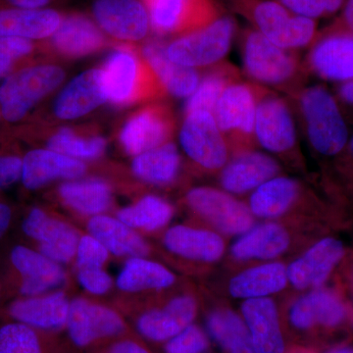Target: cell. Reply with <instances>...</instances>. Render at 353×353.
<instances>
[{"label": "cell", "instance_id": "1", "mask_svg": "<svg viewBox=\"0 0 353 353\" xmlns=\"http://www.w3.org/2000/svg\"><path fill=\"white\" fill-rule=\"evenodd\" d=\"M243 72L252 83L288 95L303 87L305 67L297 51L285 50L252 27L240 32Z\"/></svg>", "mask_w": 353, "mask_h": 353}, {"label": "cell", "instance_id": "2", "mask_svg": "<svg viewBox=\"0 0 353 353\" xmlns=\"http://www.w3.org/2000/svg\"><path fill=\"white\" fill-rule=\"evenodd\" d=\"M313 150L333 157L347 143L348 131L333 95L321 85L303 87L288 95Z\"/></svg>", "mask_w": 353, "mask_h": 353}, {"label": "cell", "instance_id": "3", "mask_svg": "<svg viewBox=\"0 0 353 353\" xmlns=\"http://www.w3.org/2000/svg\"><path fill=\"white\" fill-rule=\"evenodd\" d=\"M230 10L250 27L285 50L299 51L311 46L317 34L316 20L297 15L278 0H225Z\"/></svg>", "mask_w": 353, "mask_h": 353}, {"label": "cell", "instance_id": "4", "mask_svg": "<svg viewBox=\"0 0 353 353\" xmlns=\"http://www.w3.org/2000/svg\"><path fill=\"white\" fill-rule=\"evenodd\" d=\"M264 87L239 80L231 83L216 104V123L234 153L250 152L256 143L255 117Z\"/></svg>", "mask_w": 353, "mask_h": 353}, {"label": "cell", "instance_id": "5", "mask_svg": "<svg viewBox=\"0 0 353 353\" xmlns=\"http://www.w3.org/2000/svg\"><path fill=\"white\" fill-rule=\"evenodd\" d=\"M238 32L233 16L223 13L214 22L174 39L166 46L167 54L176 63L201 68L224 61Z\"/></svg>", "mask_w": 353, "mask_h": 353}, {"label": "cell", "instance_id": "6", "mask_svg": "<svg viewBox=\"0 0 353 353\" xmlns=\"http://www.w3.org/2000/svg\"><path fill=\"white\" fill-rule=\"evenodd\" d=\"M63 79V70L50 65L24 69L9 77L0 87V110L4 119L9 122L22 119Z\"/></svg>", "mask_w": 353, "mask_h": 353}, {"label": "cell", "instance_id": "7", "mask_svg": "<svg viewBox=\"0 0 353 353\" xmlns=\"http://www.w3.org/2000/svg\"><path fill=\"white\" fill-rule=\"evenodd\" d=\"M296 115L288 97L265 88L255 117V139L267 152L290 155L297 148Z\"/></svg>", "mask_w": 353, "mask_h": 353}, {"label": "cell", "instance_id": "8", "mask_svg": "<svg viewBox=\"0 0 353 353\" xmlns=\"http://www.w3.org/2000/svg\"><path fill=\"white\" fill-rule=\"evenodd\" d=\"M150 27L161 36H183L214 22L223 13L216 0H141Z\"/></svg>", "mask_w": 353, "mask_h": 353}, {"label": "cell", "instance_id": "9", "mask_svg": "<svg viewBox=\"0 0 353 353\" xmlns=\"http://www.w3.org/2000/svg\"><path fill=\"white\" fill-rule=\"evenodd\" d=\"M180 141L188 157L205 170L217 171L226 166L229 145L209 111L185 114Z\"/></svg>", "mask_w": 353, "mask_h": 353}, {"label": "cell", "instance_id": "10", "mask_svg": "<svg viewBox=\"0 0 353 353\" xmlns=\"http://www.w3.org/2000/svg\"><path fill=\"white\" fill-rule=\"evenodd\" d=\"M101 75L108 101L114 103H127L141 94L159 92L152 70L143 69L127 50L115 51L101 69Z\"/></svg>", "mask_w": 353, "mask_h": 353}, {"label": "cell", "instance_id": "11", "mask_svg": "<svg viewBox=\"0 0 353 353\" xmlns=\"http://www.w3.org/2000/svg\"><path fill=\"white\" fill-rule=\"evenodd\" d=\"M190 208L226 234L246 233L252 226V211L234 197L211 188H196L187 194Z\"/></svg>", "mask_w": 353, "mask_h": 353}, {"label": "cell", "instance_id": "12", "mask_svg": "<svg viewBox=\"0 0 353 353\" xmlns=\"http://www.w3.org/2000/svg\"><path fill=\"white\" fill-rule=\"evenodd\" d=\"M304 67L325 80H352V34L336 28L321 38L315 39Z\"/></svg>", "mask_w": 353, "mask_h": 353}, {"label": "cell", "instance_id": "13", "mask_svg": "<svg viewBox=\"0 0 353 353\" xmlns=\"http://www.w3.org/2000/svg\"><path fill=\"white\" fill-rule=\"evenodd\" d=\"M66 327L70 339L80 347L119 336L126 330V325L115 311L81 299L70 303Z\"/></svg>", "mask_w": 353, "mask_h": 353}, {"label": "cell", "instance_id": "14", "mask_svg": "<svg viewBox=\"0 0 353 353\" xmlns=\"http://www.w3.org/2000/svg\"><path fill=\"white\" fill-rule=\"evenodd\" d=\"M92 14L99 28L121 41H141L152 29L141 0H94Z\"/></svg>", "mask_w": 353, "mask_h": 353}, {"label": "cell", "instance_id": "15", "mask_svg": "<svg viewBox=\"0 0 353 353\" xmlns=\"http://www.w3.org/2000/svg\"><path fill=\"white\" fill-rule=\"evenodd\" d=\"M174 132L170 112L162 106L146 108L131 118L121 132V143L129 154L141 153L164 145Z\"/></svg>", "mask_w": 353, "mask_h": 353}, {"label": "cell", "instance_id": "16", "mask_svg": "<svg viewBox=\"0 0 353 353\" xmlns=\"http://www.w3.org/2000/svg\"><path fill=\"white\" fill-rule=\"evenodd\" d=\"M28 236L41 243V253L57 263L73 259L79 245L78 233L61 221L50 218L41 209H32L23 223Z\"/></svg>", "mask_w": 353, "mask_h": 353}, {"label": "cell", "instance_id": "17", "mask_svg": "<svg viewBox=\"0 0 353 353\" xmlns=\"http://www.w3.org/2000/svg\"><path fill=\"white\" fill-rule=\"evenodd\" d=\"M241 313L257 353L285 352L284 333L272 299H246L241 305Z\"/></svg>", "mask_w": 353, "mask_h": 353}, {"label": "cell", "instance_id": "18", "mask_svg": "<svg viewBox=\"0 0 353 353\" xmlns=\"http://www.w3.org/2000/svg\"><path fill=\"white\" fill-rule=\"evenodd\" d=\"M279 171L280 166L274 158L250 150L236 154L226 164L221 174L220 182L228 192L245 194L277 176Z\"/></svg>", "mask_w": 353, "mask_h": 353}, {"label": "cell", "instance_id": "19", "mask_svg": "<svg viewBox=\"0 0 353 353\" xmlns=\"http://www.w3.org/2000/svg\"><path fill=\"white\" fill-rule=\"evenodd\" d=\"M345 309L338 296L326 290H316L301 297L290 309L289 322L299 333L317 326L334 328L343 323Z\"/></svg>", "mask_w": 353, "mask_h": 353}, {"label": "cell", "instance_id": "20", "mask_svg": "<svg viewBox=\"0 0 353 353\" xmlns=\"http://www.w3.org/2000/svg\"><path fill=\"white\" fill-rule=\"evenodd\" d=\"M196 311V303L192 297H176L163 308L141 315L137 327L139 334L148 340L155 343L168 341L192 324Z\"/></svg>", "mask_w": 353, "mask_h": 353}, {"label": "cell", "instance_id": "21", "mask_svg": "<svg viewBox=\"0 0 353 353\" xmlns=\"http://www.w3.org/2000/svg\"><path fill=\"white\" fill-rule=\"evenodd\" d=\"M343 255V246L334 239L316 243L288 268V278L296 289L319 287Z\"/></svg>", "mask_w": 353, "mask_h": 353}, {"label": "cell", "instance_id": "22", "mask_svg": "<svg viewBox=\"0 0 353 353\" xmlns=\"http://www.w3.org/2000/svg\"><path fill=\"white\" fill-rule=\"evenodd\" d=\"M108 101L101 70H88L64 88L55 102L54 112L60 119H76Z\"/></svg>", "mask_w": 353, "mask_h": 353}, {"label": "cell", "instance_id": "23", "mask_svg": "<svg viewBox=\"0 0 353 353\" xmlns=\"http://www.w3.org/2000/svg\"><path fill=\"white\" fill-rule=\"evenodd\" d=\"M82 161L54 150H37L23 160L22 180L28 189L36 190L55 179H75L85 173Z\"/></svg>", "mask_w": 353, "mask_h": 353}, {"label": "cell", "instance_id": "24", "mask_svg": "<svg viewBox=\"0 0 353 353\" xmlns=\"http://www.w3.org/2000/svg\"><path fill=\"white\" fill-rule=\"evenodd\" d=\"M11 261L23 277L21 292L37 296L63 284L65 274L57 262L24 246H16Z\"/></svg>", "mask_w": 353, "mask_h": 353}, {"label": "cell", "instance_id": "25", "mask_svg": "<svg viewBox=\"0 0 353 353\" xmlns=\"http://www.w3.org/2000/svg\"><path fill=\"white\" fill-rule=\"evenodd\" d=\"M70 303L62 292L23 299L11 305L10 315L16 322L34 330L57 331L66 327Z\"/></svg>", "mask_w": 353, "mask_h": 353}, {"label": "cell", "instance_id": "26", "mask_svg": "<svg viewBox=\"0 0 353 353\" xmlns=\"http://www.w3.org/2000/svg\"><path fill=\"white\" fill-rule=\"evenodd\" d=\"M143 53L158 81L174 97H190L199 87L201 82L199 72L171 60L164 43H148L143 48Z\"/></svg>", "mask_w": 353, "mask_h": 353}, {"label": "cell", "instance_id": "27", "mask_svg": "<svg viewBox=\"0 0 353 353\" xmlns=\"http://www.w3.org/2000/svg\"><path fill=\"white\" fill-rule=\"evenodd\" d=\"M61 14L53 9H0V37L41 39L52 36L61 23Z\"/></svg>", "mask_w": 353, "mask_h": 353}, {"label": "cell", "instance_id": "28", "mask_svg": "<svg viewBox=\"0 0 353 353\" xmlns=\"http://www.w3.org/2000/svg\"><path fill=\"white\" fill-rule=\"evenodd\" d=\"M52 43L60 52L69 57H83L99 50L104 43L99 28L81 14L62 19L57 32L51 36Z\"/></svg>", "mask_w": 353, "mask_h": 353}, {"label": "cell", "instance_id": "29", "mask_svg": "<svg viewBox=\"0 0 353 353\" xmlns=\"http://www.w3.org/2000/svg\"><path fill=\"white\" fill-rule=\"evenodd\" d=\"M164 243L180 256L205 262L219 259L225 250L224 241L217 234L185 226L171 228L165 234Z\"/></svg>", "mask_w": 353, "mask_h": 353}, {"label": "cell", "instance_id": "30", "mask_svg": "<svg viewBox=\"0 0 353 353\" xmlns=\"http://www.w3.org/2000/svg\"><path fill=\"white\" fill-rule=\"evenodd\" d=\"M290 236L275 223H267L248 230L232 246V254L241 260L271 259L289 248Z\"/></svg>", "mask_w": 353, "mask_h": 353}, {"label": "cell", "instance_id": "31", "mask_svg": "<svg viewBox=\"0 0 353 353\" xmlns=\"http://www.w3.org/2000/svg\"><path fill=\"white\" fill-rule=\"evenodd\" d=\"M88 231L106 250L118 256H145L148 246L131 227L108 216L97 215L88 223Z\"/></svg>", "mask_w": 353, "mask_h": 353}, {"label": "cell", "instance_id": "32", "mask_svg": "<svg viewBox=\"0 0 353 353\" xmlns=\"http://www.w3.org/2000/svg\"><path fill=\"white\" fill-rule=\"evenodd\" d=\"M288 280L284 264H264L239 274L230 283L229 290L236 299H259L280 292Z\"/></svg>", "mask_w": 353, "mask_h": 353}, {"label": "cell", "instance_id": "33", "mask_svg": "<svg viewBox=\"0 0 353 353\" xmlns=\"http://www.w3.org/2000/svg\"><path fill=\"white\" fill-rule=\"evenodd\" d=\"M301 185L287 176H275L253 190L250 208L262 218H275L287 212L299 199Z\"/></svg>", "mask_w": 353, "mask_h": 353}, {"label": "cell", "instance_id": "34", "mask_svg": "<svg viewBox=\"0 0 353 353\" xmlns=\"http://www.w3.org/2000/svg\"><path fill=\"white\" fill-rule=\"evenodd\" d=\"M206 327L212 340L224 353H257L243 318L229 309H217L208 315Z\"/></svg>", "mask_w": 353, "mask_h": 353}, {"label": "cell", "instance_id": "35", "mask_svg": "<svg viewBox=\"0 0 353 353\" xmlns=\"http://www.w3.org/2000/svg\"><path fill=\"white\" fill-rule=\"evenodd\" d=\"M180 165V154L175 145L164 143L137 155L132 168L134 175L145 182L167 185L175 180Z\"/></svg>", "mask_w": 353, "mask_h": 353}, {"label": "cell", "instance_id": "36", "mask_svg": "<svg viewBox=\"0 0 353 353\" xmlns=\"http://www.w3.org/2000/svg\"><path fill=\"white\" fill-rule=\"evenodd\" d=\"M241 79L240 71L234 65L226 61L214 65L188 99L185 113L205 110L213 114L224 90Z\"/></svg>", "mask_w": 353, "mask_h": 353}, {"label": "cell", "instance_id": "37", "mask_svg": "<svg viewBox=\"0 0 353 353\" xmlns=\"http://www.w3.org/2000/svg\"><path fill=\"white\" fill-rule=\"evenodd\" d=\"M59 194L69 206L83 214H101L111 203L110 188L101 180L65 183L60 187Z\"/></svg>", "mask_w": 353, "mask_h": 353}, {"label": "cell", "instance_id": "38", "mask_svg": "<svg viewBox=\"0 0 353 353\" xmlns=\"http://www.w3.org/2000/svg\"><path fill=\"white\" fill-rule=\"evenodd\" d=\"M175 282V277L162 265L132 257L128 260L117 279V285L125 292L164 289Z\"/></svg>", "mask_w": 353, "mask_h": 353}, {"label": "cell", "instance_id": "39", "mask_svg": "<svg viewBox=\"0 0 353 353\" xmlns=\"http://www.w3.org/2000/svg\"><path fill=\"white\" fill-rule=\"evenodd\" d=\"M173 215V208L164 199L148 196L138 203L122 209L118 213V219L131 228L154 231L165 226Z\"/></svg>", "mask_w": 353, "mask_h": 353}, {"label": "cell", "instance_id": "40", "mask_svg": "<svg viewBox=\"0 0 353 353\" xmlns=\"http://www.w3.org/2000/svg\"><path fill=\"white\" fill-rule=\"evenodd\" d=\"M48 146L51 150L74 159H92L101 157L106 143L102 138H80L71 130L62 129L50 139Z\"/></svg>", "mask_w": 353, "mask_h": 353}, {"label": "cell", "instance_id": "41", "mask_svg": "<svg viewBox=\"0 0 353 353\" xmlns=\"http://www.w3.org/2000/svg\"><path fill=\"white\" fill-rule=\"evenodd\" d=\"M0 353H44L38 334L19 322L0 327Z\"/></svg>", "mask_w": 353, "mask_h": 353}, {"label": "cell", "instance_id": "42", "mask_svg": "<svg viewBox=\"0 0 353 353\" xmlns=\"http://www.w3.org/2000/svg\"><path fill=\"white\" fill-rule=\"evenodd\" d=\"M210 350L208 334L196 325H190L166 341V353H205Z\"/></svg>", "mask_w": 353, "mask_h": 353}, {"label": "cell", "instance_id": "43", "mask_svg": "<svg viewBox=\"0 0 353 353\" xmlns=\"http://www.w3.org/2000/svg\"><path fill=\"white\" fill-rule=\"evenodd\" d=\"M297 15L316 20L340 11L347 0H278Z\"/></svg>", "mask_w": 353, "mask_h": 353}, {"label": "cell", "instance_id": "44", "mask_svg": "<svg viewBox=\"0 0 353 353\" xmlns=\"http://www.w3.org/2000/svg\"><path fill=\"white\" fill-rule=\"evenodd\" d=\"M108 250L92 236H85L77 250L78 268H102L108 259Z\"/></svg>", "mask_w": 353, "mask_h": 353}, {"label": "cell", "instance_id": "45", "mask_svg": "<svg viewBox=\"0 0 353 353\" xmlns=\"http://www.w3.org/2000/svg\"><path fill=\"white\" fill-rule=\"evenodd\" d=\"M78 279L88 292L94 294H105L112 284L111 278L102 268H78Z\"/></svg>", "mask_w": 353, "mask_h": 353}, {"label": "cell", "instance_id": "46", "mask_svg": "<svg viewBox=\"0 0 353 353\" xmlns=\"http://www.w3.org/2000/svg\"><path fill=\"white\" fill-rule=\"evenodd\" d=\"M32 50L30 39L16 37H0V57L14 60L29 54Z\"/></svg>", "mask_w": 353, "mask_h": 353}, {"label": "cell", "instance_id": "47", "mask_svg": "<svg viewBox=\"0 0 353 353\" xmlns=\"http://www.w3.org/2000/svg\"><path fill=\"white\" fill-rule=\"evenodd\" d=\"M23 162L18 157H0V188L17 182L22 176Z\"/></svg>", "mask_w": 353, "mask_h": 353}, {"label": "cell", "instance_id": "48", "mask_svg": "<svg viewBox=\"0 0 353 353\" xmlns=\"http://www.w3.org/2000/svg\"><path fill=\"white\" fill-rule=\"evenodd\" d=\"M111 353H150L148 350L136 341L125 340L118 341L113 345Z\"/></svg>", "mask_w": 353, "mask_h": 353}, {"label": "cell", "instance_id": "49", "mask_svg": "<svg viewBox=\"0 0 353 353\" xmlns=\"http://www.w3.org/2000/svg\"><path fill=\"white\" fill-rule=\"evenodd\" d=\"M341 28L338 29L353 36V0H347L343 8L341 18Z\"/></svg>", "mask_w": 353, "mask_h": 353}, {"label": "cell", "instance_id": "50", "mask_svg": "<svg viewBox=\"0 0 353 353\" xmlns=\"http://www.w3.org/2000/svg\"><path fill=\"white\" fill-rule=\"evenodd\" d=\"M16 8L22 9H46L52 0H7Z\"/></svg>", "mask_w": 353, "mask_h": 353}, {"label": "cell", "instance_id": "51", "mask_svg": "<svg viewBox=\"0 0 353 353\" xmlns=\"http://www.w3.org/2000/svg\"><path fill=\"white\" fill-rule=\"evenodd\" d=\"M341 101L353 106V79L343 83L339 90Z\"/></svg>", "mask_w": 353, "mask_h": 353}, {"label": "cell", "instance_id": "52", "mask_svg": "<svg viewBox=\"0 0 353 353\" xmlns=\"http://www.w3.org/2000/svg\"><path fill=\"white\" fill-rule=\"evenodd\" d=\"M11 220L10 208L6 204L0 203V236H2L9 226Z\"/></svg>", "mask_w": 353, "mask_h": 353}, {"label": "cell", "instance_id": "53", "mask_svg": "<svg viewBox=\"0 0 353 353\" xmlns=\"http://www.w3.org/2000/svg\"><path fill=\"white\" fill-rule=\"evenodd\" d=\"M12 68V60L0 57V78L6 76Z\"/></svg>", "mask_w": 353, "mask_h": 353}, {"label": "cell", "instance_id": "54", "mask_svg": "<svg viewBox=\"0 0 353 353\" xmlns=\"http://www.w3.org/2000/svg\"><path fill=\"white\" fill-rule=\"evenodd\" d=\"M330 353H353V348H340V350H334Z\"/></svg>", "mask_w": 353, "mask_h": 353}, {"label": "cell", "instance_id": "55", "mask_svg": "<svg viewBox=\"0 0 353 353\" xmlns=\"http://www.w3.org/2000/svg\"><path fill=\"white\" fill-rule=\"evenodd\" d=\"M350 150H352V152H353V138L352 141H350Z\"/></svg>", "mask_w": 353, "mask_h": 353}, {"label": "cell", "instance_id": "56", "mask_svg": "<svg viewBox=\"0 0 353 353\" xmlns=\"http://www.w3.org/2000/svg\"><path fill=\"white\" fill-rule=\"evenodd\" d=\"M290 353H305V352H301V350H294V352H292Z\"/></svg>", "mask_w": 353, "mask_h": 353}, {"label": "cell", "instance_id": "57", "mask_svg": "<svg viewBox=\"0 0 353 353\" xmlns=\"http://www.w3.org/2000/svg\"><path fill=\"white\" fill-rule=\"evenodd\" d=\"M0 112H1V110H0Z\"/></svg>", "mask_w": 353, "mask_h": 353}]
</instances>
